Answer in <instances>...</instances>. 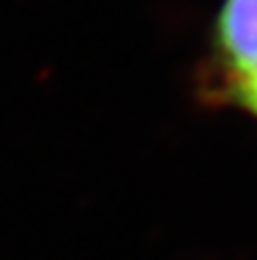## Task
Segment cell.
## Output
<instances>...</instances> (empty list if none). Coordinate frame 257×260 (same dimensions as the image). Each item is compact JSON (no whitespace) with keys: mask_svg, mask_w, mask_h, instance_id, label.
I'll return each instance as SVG.
<instances>
[{"mask_svg":"<svg viewBox=\"0 0 257 260\" xmlns=\"http://www.w3.org/2000/svg\"><path fill=\"white\" fill-rule=\"evenodd\" d=\"M217 53L226 78L257 69V0H226L217 21Z\"/></svg>","mask_w":257,"mask_h":260,"instance_id":"cell-1","label":"cell"}]
</instances>
